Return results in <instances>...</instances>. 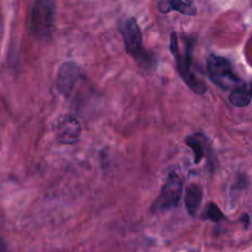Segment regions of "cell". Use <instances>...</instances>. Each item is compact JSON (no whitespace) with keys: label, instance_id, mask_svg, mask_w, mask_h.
<instances>
[{"label":"cell","instance_id":"6da1fadb","mask_svg":"<svg viewBox=\"0 0 252 252\" xmlns=\"http://www.w3.org/2000/svg\"><path fill=\"white\" fill-rule=\"evenodd\" d=\"M118 31L123 38V46L140 69L150 73L157 66L155 57L147 51L143 43V34L139 24L134 17H126L118 22Z\"/></svg>","mask_w":252,"mask_h":252},{"label":"cell","instance_id":"7a4b0ae2","mask_svg":"<svg viewBox=\"0 0 252 252\" xmlns=\"http://www.w3.org/2000/svg\"><path fill=\"white\" fill-rule=\"evenodd\" d=\"M185 48H180L179 37L176 32H172L170 37V52L174 56L176 69L184 83L193 91L194 94L203 95L207 91V85L203 80L196 75L193 71V39L185 38Z\"/></svg>","mask_w":252,"mask_h":252},{"label":"cell","instance_id":"3957f363","mask_svg":"<svg viewBox=\"0 0 252 252\" xmlns=\"http://www.w3.org/2000/svg\"><path fill=\"white\" fill-rule=\"evenodd\" d=\"M56 2L52 0H37L31 9L29 29L32 36L41 42H49L54 31Z\"/></svg>","mask_w":252,"mask_h":252},{"label":"cell","instance_id":"277c9868","mask_svg":"<svg viewBox=\"0 0 252 252\" xmlns=\"http://www.w3.org/2000/svg\"><path fill=\"white\" fill-rule=\"evenodd\" d=\"M207 73L209 79L223 90H231L244 85V81L235 73L231 62L225 57L211 54L207 59Z\"/></svg>","mask_w":252,"mask_h":252},{"label":"cell","instance_id":"5b68a950","mask_svg":"<svg viewBox=\"0 0 252 252\" xmlns=\"http://www.w3.org/2000/svg\"><path fill=\"white\" fill-rule=\"evenodd\" d=\"M184 191V182L176 171H170L159 197L152 204V213L159 214L179 207Z\"/></svg>","mask_w":252,"mask_h":252},{"label":"cell","instance_id":"8992f818","mask_svg":"<svg viewBox=\"0 0 252 252\" xmlns=\"http://www.w3.org/2000/svg\"><path fill=\"white\" fill-rule=\"evenodd\" d=\"M83 76L81 69L75 62L68 61L63 63L57 73L56 86L61 95L68 98L75 89V85Z\"/></svg>","mask_w":252,"mask_h":252},{"label":"cell","instance_id":"52a82bcc","mask_svg":"<svg viewBox=\"0 0 252 252\" xmlns=\"http://www.w3.org/2000/svg\"><path fill=\"white\" fill-rule=\"evenodd\" d=\"M54 133L61 144H75L80 138V122L73 115L61 116L54 125Z\"/></svg>","mask_w":252,"mask_h":252},{"label":"cell","instance_id":"ba28073f","mask_svg":"<svg viewBox=\"0 0 252 252\" xmlns=\"http://www.w3.org/2000/svg\"><path fill=\"white\" fill-rule=\"evenodd\" d=\"M185 143L192 149L194 155V164H201L204 158L211 155V142L208 137L203 133H196V134L189 135L185 138Z\"/></svg>","mask_w":252,"mask_h":252},{"label":"cell","instance_id":"9c48e42d","mask_svg":"<svg viewBox=\"0 0 252 252\" xmlns=\"http://www.w3.org/2000/svg\"><path fill=\"white\" fill-rule=\"evenodd\" d=\"M158 10L161 14H169L171 11H177L182 15L187 16H196L197 7L193 1L189 0H164V1L158 2Z\"/></svg>","mask_w":252,"mask_h":252},{"label":"cell","instance_id":"30bf717a","mask_svg":"<svg viewBox=\"0 0 252 252\" xmlns=\"http://www.w3.org/2000/svg\"><path fill=\"white\" fill-rule=\"evenodd\" d=\"M202 201H203V189L198 184H189L185 191V206L189 216H196Z\"/></svg>","mask_w":252,"mask_h":252},{"label":"cell","instance_id":"8fae6325","mask_svg":"<svg viewBox=\"0 0 252 252\" xmlns=\"http://www.w3.org/2000/svg\"><path fill=\"white\" fill-rule=\"evenodd\" d=\"M230 102L235 107H246L252 100V84H245L230 94Z\"/></svg>","mask_w":252,"mask_h":252},{"label":"cell","instance_id":"7c38bea8","mask_svg":"<svg viewBox=\"0 0 252 252\" xmlns=\"http://www.w3.org/2000/svg\"><path fill=\"white\" fill-rule=\"evenodd\" d=\"M202 219L213 221V223H220L221 220L225 219V216H224L223 212L220 211V208L216 203L209 202L206 206V208H204L203 213H202Z\"/></svg>","mask_w":252,"mask_h":252},{"label":"cell","instance_id":"4fadbf2b","mask_svg":"<svg viewBox=\"0 0 252 252\" xmlns=\"http://www.w3.org/2000/svg\"><path fill=\"white\" fill-rule=\"evenodd\" d=\"M0 252H9L7 251V246L5 244V241L0 238Z\"/></svg>","mask_w":252,"mask_h":252}]
</instances>
